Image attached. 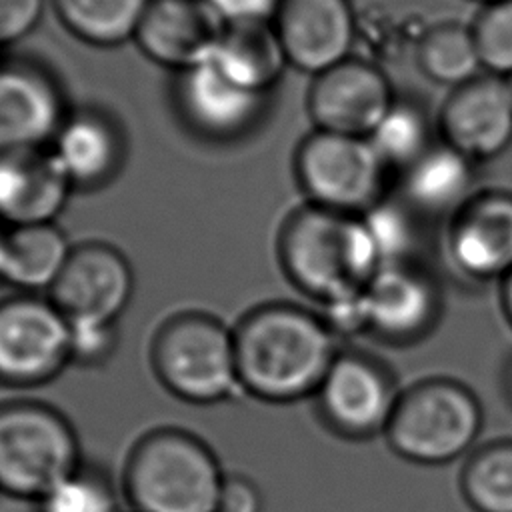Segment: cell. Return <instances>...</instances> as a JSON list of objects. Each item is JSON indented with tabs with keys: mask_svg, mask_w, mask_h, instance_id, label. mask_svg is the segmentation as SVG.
<instances>
[{
	"mask_svg": "<svg viewBox=\"0 0 512 512\" xmlns=\"http://www.w3.org/2000/svg\"><path fill=\"white\" fill-rule=\"evenodd\" d=\"M234 344L242 392L274 404L314 396L340 352L322 314L288 302L244 314Z\"/></svg>",
	"mask_w": 512,
	"mask_h": 512,
	"instance_id": "1",
	"label": "cell"
},
{
	"mask_svg": "<svg viewBox=\"0 0 512 512\" xmlns=\"http://www.w3.org/2000/svg\"><path fill=\"white\" fill-rule=\"evenodd\" d=\"M286 278L324 308L360 298L382 258L362 216L306 204L292 212L278 238Z\"/></svg>",
	"mask_w": 512,
	"mask_h": 512,
	"instance_id": "2",
	"label": "cell"
},
{
	"mask_svg": "<svg viewBox=\"0 0 512 512\" xmlns=\"http://www.w3.org/2000/svg\"><path fill=\"white\" fill-rule=\"evenodd\" d=\"M224 476L214 450L196 434L156 428L128 454L124 494L132 512H218Z\"/></svg>",
	"mask_w": 512,
	"mask_h": 512,
	"instance_id": "3",
	"label": "cell"
},
{
	"mask_svg": "<svg viewBox=\"0 0 512 512\" xmlns=\"http://www.w3.org/2000/svg\"><path fill=\"white\" fill-rule=\"evenodd\" d=\"M482 424V406L468 386L426 378L400 392L384 436L400 458L438 466L470 452Z\"/></svg>",
	"mask_w": 512,
	"mask_h": 512,
	"instance_id": "4",
	"label": "cell"
},
{
	"mask_svg": "<svg viewBox=\"0 0 512 512\" xmlns=\"http://www.w3.org/2000/svg\"><path fill=\"white\" fill-rule=\"evenodd\" d=\"M160 384L190 404H216L242 392L234 328L206 312L168 318L152 342Z\"/></svg>",
	"mask_w": 512,
	"mask_h": 512,
	"instance_id": "5",
	"label": "cell"
},
{
	"mask_svg": "<svg viewBox=\"0 0 512 512\" xmlns=\"http://www.w3.org/2000/svg\"><path fill=\"white\" fill-rule=\"evenodd\" d=\"M80 464L78 434L60 410L36 400L0 404L2 494L38 502Z\"/></svg>",
	"mask_w": 512,
	"mask_h": 512,
	"instance_id": "6",
	"label": "cell"
},
{
	"mask_svg": "<svg viewBox=\"0 0 512 512\" xmlns=\"http://www.w3.org/2000/svg\"><path fill=\"white\" fill-rule=\"evenodd\" d=\"M308 204L362 216L384 196L386 166L368 138L314 130L294 158Z\"/></svg>",
	"mask_w": 512,
	"mask_h": 512,
	"instance_id": "7",
	"label": "cell"
},
{
	"mask_svg": "<svg viewBox=\"0 0 512 512\" xmlns=\"http://www.w3.org/2000/svg\"><path fill=\"white\" fill-rule=\"evenodd\" d=\"M70 364V322L46 294L0 300V382L36 386Z\"/></svg>",
	"mask_w": 512,
	"mask_h": 512,
	"instance_id": "8",
	"label": "cell"
},
{
	"mask_svg": "<svg viewBox=\"0 0 512 512\" xmlns=\"http://www.w3.org/2000/svg\"><path fill=\"white\" fill-rule=\"evenodd\" d=\"M322 420L340 436L384 434L400 392L392 374L362 352H338L316 390Z\"/></svg>",
	"mask_w": 512,
	"mask_h": 512,
	"instance_id": "9",
	"label": "cell"
},
{
	"mask_svg": "<svg viewBox=\"0 0 512 512\" xmlns=\"http://www.w3.org/2000/svg\"><path fill=\"white\" fill-rule=\"evenodd\" d=\"M134 294V270L112 244L74 246L68 262L46 294L70 320L118 322Z\"/></svg>",
	"mask_w": 512,
	"mask_h": 512,
	"instance_id": "10",
	"label": "cell"
},
{
	"mask_svg": "<svg viewBox=\"0 0 512 512\" xmlns=\"http://www.w3.org/2000/svg\"><path fill=\"white\" fill-rule=\"evenodd\" d=\"M394 104L384 74L358 58H346L314 76L308 112L316 130L368 138Z\"/></svg>",
	"mask_w": 512,
	"mask_h": 512,
	"instance_id": "11",
	"label": "cell"
},
{
	"mask_svg": "<svg viewBox=\"0 0 512 512\" xmlns=\"http://www.w3.org/2000/svg\"><path fill=\"white\" fill-rule=\"evenodd\" d=\"M224 30L206 0H148L134 42L148 60L180 74L210 62Z\"/></svg>",
	"mask_w": 512,
	"mask_h": 512,
	"instance_id": "12",
	"label": "cell"
},
{
	"mask_svg": "<svg viewBox=\"0 0 512 512\" xmlns=\"http://www.w3.org/2000/svg\"><path fill=\"white\" fill-rule=\"evenodd\" d=\"M440 306L430 274L410 262L384 264L362 294L364 330L384 342H414L436 326Z\"/></svg>",
	"mask_w": 512,
	"mask_h": 512,
	"instance_id": "13",
	"label": "cell"
},
{
	"mask_svg": "<svg viewBox=\"0 0 512 512\" xmlns=\"http://www.w3.org/2000/svg\"><path fill=\"white\" fill-rule=\"evenodd\" d=\"M446 250L452 266L470 280L506 278L512 272V194H474L450 218Z\"/></svg>",
	"mask_w": 512,
	"mask_h": 512,
	"instance_id": "14",
	"label": "cell"
},
{
	"mask_svg": "<svg viewBox=\"0 0 512 512\" xmlns=\"http://www.w3.org/2000/svg\"><path fill=\"white\" fill-rule=\"evenodd\" d=\"M174 100L184 124L206 140L226 142L250 132L262 118L268 94L230 82L212 62L178 74Z\"/></svg>",
	"mask_w": 512,
	"mask_h": 512,
	"instance_id": "15",
	"label": "cell"
},
{
	"mask_svg": "<svg viewBox=\"0 0 512 512\" xmlns=\"http://www.w3.org/2000/svg\"><path fill=\"white\" fill-rule=\"evenodd\" d=\"M68 112L48 68L30 60L0 62V148L50 146Z\"/></svg>",
	"mask_w": 512,
	"mask_h": 512,
	"instance_id": "16",
	"label": "cell"
},
{
	"mask_svg": "<svg viewBox=\"0 0 512 512\" xmlns=\"http://www.w3.org/2000/svg\"><path fill=\"white\" fill-rule=\"evenodd\" d=\"M272 26L296 70L316 76L350 58L356 24L348 0H282Z\"/></svg>",
	"mask_w": 512,
	"mask_h": 512,
	"instance_id": "17",
	"label": "cell"
},
{
	"mask_svg": "<svg viewBox=\"0 0 512 512\" xmlns=\"http://www.w3.org/2000/svg\"><path fill=\"white\" fill-rule=\"evenodd\" d=\"M444 142L470 160L494 158L512 142V94L494 74L458 86L440 114Z\"/></svg>",
	"mask_w": 512,
	"mask_h": 512,
	"instance_id": "18",
	"label": "cell"
},
{
	"mask_svg": "<svg viewBox=\"0 0 512 512\" xmlns=\"http://www.w3.org/2000/svg\"><path fill=\"white\" fill-rule=\"evenodd\" d=\"M72 190L50 146L0 148V224L4 228L54 222Z\"/></svg>",
	"mask_w": 512,
	"mask_h": 512,
	"instance_id": "19",
	"label": "cell"
},
{
	"mask_svg": "<svg viewBox=\"0 0 512 512\" xmlns=\"http://www.w3.org/2000/svg\"><path fill=\"white\" fill-rule=\"evenodd\" d=\"M50 150L72 188L110 184L126 162V136L118 120L100 108L70 110Z\"/></svg>",
	"mask_w": 512,
	"mask_h": 512,
	"instance_id": "20",
	"label": "cell"
},
{
	"mask_svg": "<svg viewBox=\"0 0 512 512\" xmlns=\"http://www.w3.org/2000/svg\"><path fill=\"white\" fill-rule=\"evenodd\" d=\"M468 156L450 144H432L402 170V202L418 216H454L474 194V170Z\"/></svg>",
	"mask_w": 512,
	"mask_h": 512,
	"instance_id": "21",
	"label": "cell"
},
{
	"mask_svg": "<svg viewBox=\"0 0 512 512\" xmlns=\"http://www.w3.org/2000/svg\"><path fill=\"white\" fill-rule=\"evenodd\" d=\"M210 62L230 82L258 94H270L288 68L272 22L226 24Z\"/></svg>",
	"mask_w": 512,
	"mask_h": 512,
	"instance_id": "22",
	"label": "cell"
},
{
	"mask_svg": "<svg viewBox=\"0 0 512 512\" xmlns=\"http://www.w3.org/2000/svg\"><path fill=\"white\" fill-rule=\"evenodd\" d=\"M70 246L54 222L6 228L2 282L26 294H48L62 274Z\"/></svg>",
	"mask_w": 512,
	"mask_h": 512,
	"instance_id": "23",
	"label": "cell"
},
{
	"mask_svg": "<svg viewBox=\"0 0 512 512\" xmlns=\"http://www.w3.org/2000/svg\"><path fill=\"white\" fill-rule=\"evenodd\" d=\"M148 0H52L60 24L84 44L114 48L134 40Z\"/></svg>",
	"mask_w": 512,
	"mask_h": 512,
	"instance_id": "24",
	"label": "cell"
},
{
	"mask_svg": "<svg viewBox=\"0 0 512 512\" xmlns=\"http://www.w3.org/2000/svg\"><path fill=\"white\" fill-rule=\"evenodd\" d=\"M460 490L474 512H512V440L472 452L460 472Z\"/></svg>",
	"mask_w": 512,
	"mask_h": 512,
	"instance_id": "25",
	"label": "cell"
},
{
	"mask_svg": "<svg viewBox=\"0 0 512 512\" xmlns=\"http://www.w3.org/2000/svg\"><path fill=\"white\" fill-rule=\"evenodd\" d=\"M418 62L430 80L454 88L478 78L484 70L472 28L460 24L432 28L420 42Z\"/></svg>",
	"mask_w": 512,
	"mask_h": 512,
	"instance_id": "26",
	"label": "cell"
},
{
	"mask_svg": "<svg viewBox=\"0 0 512 512\" xmlns=\"http://www.w3.org/2000/svg\"><path fill=\"white\" fill-rule=\"evenodd\" d=\"M386 168L406 170L430 146V126L424 112L410 102H396L368 136Z\"/></svg>",
	"mask_w": 512,
	"mask_h": 512,
	"instance_id": "27",
	"label": "cell"
},
{
	"mask_svg": "<svg viewBox=\"0 0 512 512\" xmlns=\"http://www.w3.org/2000/svg\"><path fill=\"white\" fill-rule=\"evenodd\" d=\"M36 504L38 512H120L114 482L100 468L84 462Z\"/></svg>",
	"mask_w": 512,
	"mask_h": 512,
	"instance_id": "28",
	"label": "cell"
},
{
	"mask_svg": "<svg viewBox=\"0 0 512 512\" xmlns=\"http://www.w3.org/2000/svg\"><path fill=\"white\" fill-rule=\"evenodd\" d=\"M372 240L378 248V254L384 264H402L410 262L408 252L414 244V220L418 214L408 208L402 200H380L368 212L362 214Z\"/></svg>",
	"mask_w": 512,
	"mask_h": 512,
	"instance_id": "29",
	"label": "cell"
},
{
	"mask_svg": "<svg viewBox=\"0 0 512 512\" xmlns=\"http://www.w3.org/2000/svg\"><path fill=\"white\" fill-rule=\"evenodd\" d=\"M482 66L488 74L512 76V0L484 6L472 26Z\"/></svg>",
	"mask_w": 512,
	"mask_h": 512,
	"instance_id": "30",
	"label": "cell"
},
{
	"mask_svg": "<svg viewBox=\"0 0 512 512\" xmlns=\"http://www.w3.org/2000/svg\"><path fill=\"white\" fill-rule=\"evenodd\" d=\"M116 346L118 322H70V364L74 362L82 366H100L114 356Z\"/></svg>",
	"mask_w": 512,
	"mask_h": 512,
	"instance_id": "31",
	"label": "cell"
},
{
	"mask_svg": "<svg viewBox=\"0 0 512 512\" xmlns=\"http://www.w3.org/2000/svg\"><path fill=\"white\" fill-rule=\"evenodd\" d=\"M44 0H0V50L24 40L40 22Z\"/></svg>",
	"mask_w": 512,
	"mask_h": 512,
	"instance_id": "32",
	"label": "cell"
},
{
	"mask_svg": "<svg viewBox=\"0 0 512 512\" xmlns=\"http://www.w3.org/2000/svg\"><path fill=\"white\" fill-rule=\"evenodd\" d=\"M264 510V496L260 486L236 472H226L220 498H218V512H262Z\"/></svg>",
	"mask_w": 512,
	"mask_h": 512,
	"instance_id": "33",
	"label": "cell"
},
{
	"mask_svg": "<svg viewBox=\"0 0 512 512\" xmlns=\"http://www.w3.org/2000/svg\"><path fill=\"white\" fill-rule=\"evenodd\" d=\"M226 24L272 22L282 0H206Z\"/></svg>",
	"mask_w": 512,
	"mask_h": 512,
	"instance_id": "34",
	"label": "cell"
},
{
	"mask_svg": "<svg viewBox=\"0 0 512 512\" xmlns=\"http://www.w3.org/2000/svg\"><path fill=\"white\" fill-rule=\"evenodd\" d=\"M500 304L508 324L512 326V272L500 280Z\"/></svg>",
	"mask_w": 512,
	"mask_h": 512,
	"instance_id": "35",
	"label": "cell"
},
{
	"mask_svg": "<svg viewBox=\"0 0 512 512\" xmlns=\"http://www.w3.org/2000/svg\"><path fill=\"white\" fill-rule=\"evenodd\" d=\"M4 236H6V228L0 224V282H2V256H4Z\"/></svg>",
	"mask_w": 512,
	"mask_h": 512,
	"instance_id": "36",
	"label": "cell"
},
{
	"mask_svg": "<svg viewBox=\"0 0 512 512\" xmlns=\"http://www.w3.org/2000/svg\"><path fill=\"white\" fill-rule=\"evenodd\" d=\"M506 390H508L510 400H512V360H510V366L506 370Z\"/></svg>",
	"mask_w": 512,
	"mask_h": 512,
	"instance_id": "37",
	"label": "cell"
},
{
	"mask_svg": "<svg viewBox=\"0 0 512 512\" xmlns=\"http://www.w3.org/2000/svg\"><path fill=\"white\" fill-rule=\"evenodd\" d=\"M506 80H508V88H510V94H512V76L506 78Z\"/></svg>",
	"mask_w": 512,
	"mask_h": 512,
	"instance_id": "38",
	"label": "cell"
},
{
	"mask_svg": "<svg viewBox=\"0 0 512 512\" xmlns=\"http://www.w3.org/2000/svg\"><path fill=\"white\" fill-rule=\"evenodd\" d=\"M482 2H486V4H490V2H498V0H482Z\"/></svg>",
	"mask_w": 512,
	"mask_h": 512,
	"instance_id": "39",
	"label": "cell"
}]
</instances>
